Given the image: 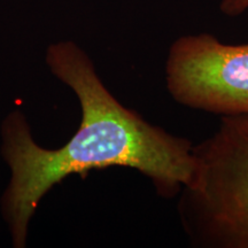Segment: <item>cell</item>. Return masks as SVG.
<instances>
[{
  "label": "cell",
  "instance_id": "obj_1",
  "mask_svg": "<svg viewBox=\"0 0 248 248\" xmlns=\"http://www.w3.org/2000/svg\"><path fill=\"white\" fill-rule=\"evenodd\" d=\"M46 62L52 73L76 93L82 121L73 138L58 150L37 145L20 113L8 115L2 124V154L12 170L2 212L15 247L26 245L28 224L42 198L71 173L128 167L144 173L167 193L184 187L194 169L191 142L123 107L75 43L49 46Z\"/></svg>",
  "mask_w": 248,
  "mask_h": 248
},
{
  "label": "cell",
  "instance_id": "obj_2",
  "mask_svg": "<svg viewBox=\"0 0 248 248\" xmlns=\"http://www.w3.org/2000/svg\"><path fill=\"white\" fill-rule=\"evenodd\" d=\"M193 156L181 199L185 226L209 246L248 248V115L223 116Z\"/></svg>",
  "mask_w": 248,
  "mask_h": 248
},
{
  "label": "cell",
  "instance_id": "obj_4",
  "mask_svg": "<svg viewBox=\"0 0 248 248\" xmlns=\"http://www.w3.org/2000/svg\"><path fill=\"white\" fill-rule=\"evenodd\" d=\"M219 9L229 16H237L248 9V0H218Z\"/></svg>",
  "mask_w": 248,
  "mask_h": 248
},
{
  "label": "cell",
  "instance_id": "obj_3",
  "mask_svg": "<svg viewBox=\"0 0 248 248\" xmlns=\"http://www.w3.org/2000/svg\"><path fill=\"white\" fill-rule=\"evenodd\" d=\"M166 83L186 107L248 115V44H224L209 33L183 36L170 46Z\"/></svg>",
  "mask_w": 248,
  "mask_h": 248
}]
</instances>
